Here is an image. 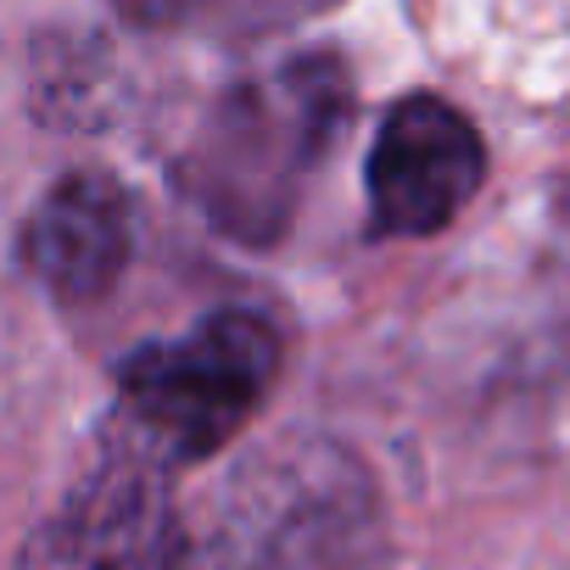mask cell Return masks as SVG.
Wrapping results in <instances>:
<instances>
[{
    "instance_id": "cell-1",
    "label": "cell",
    "mask_w": 570,
    "mask_h": 570,
    "mask_svg": "<svg viewBox=\"0 0 570 570\" xmlns=\"http://www.w3.org/2000/svg\"><path fill=\"white\" fill-rule=\"evenodd\" d=\"M279 342L257 314H213L179 342L140 347L118 381L124 442L157 464L218 453L263 403Z\"/></svg>"
},
{
    "instance_id": "cell-2",
    "label": "cell",
    "mask_w": 570,
    "mask_h": 570,
    "mask_svg": "<svg viewBox=\"0 0 570 570\" xmlns=\"http://www.w3.org/2000/svg\"><path fill=\"white\" fill-rule=\"evenodd\" d=\"M163 470L135 442L112 448L23 548V570H174L179 514Z\"/></svg>"
},
{
    "instance_id": "cell-3",
    "label": "cell",
    "mask_w": 570,
    "mask_h": 570,
    "mask_svg": "<svg viewBox=\"0 0 570 570\" xmlns=\"http://www.w3.org/2000/svg\"><path fill=\"white\" fill-rule=\"evenodd\" d=\"M481 174L487 151L475 124L436 96H409L403 107L386 112L370 146L375 224L392 235H436L481 190Z\"/></svg>"
},
{
    "instance_id": "cell-4",
    "label": "cell",
    "mask_w": 570,
    "mask_h": 570,
    "mask_svg": "<svg viewBox=\"0 0 570 570\" xmlns=\"http://www.w3.org/2000/svg\"><path fill=\"white\" fill-rule=\"evenodd\" d=\"M129 196L112 174L79 168L51 185V196L35 207L23 257L46 279V292L62 303H96L107 297L124 263H129Z\"/></svg>"
},
{
    "instance_id": "cell-5",
    "label": "cell",
    "mask_w": 570,
    "mask_h": 570,
    "mask_svg": "<svg viewBox=\"0 0 570 570\" xmlns=\"http://www.w3.org/2000/svg\"><path fill=\"white\" fill-rule=\"evenodd\" d=\"M185 7H190V0H118V12H124L129 23H151V29H157V23H174Z\"/></svg>"
}]
</instances>
